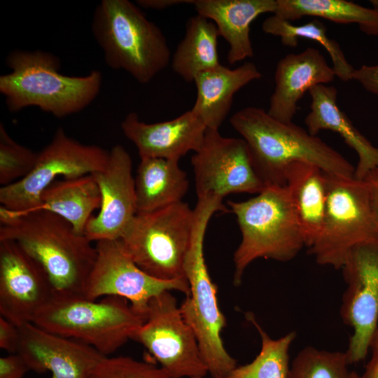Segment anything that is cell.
I'll return each instance as SVG.
<instances>
[{"instance_id":"cell-14","label":"cell","mask_w":378,"mask_h":378,"mask_svg":"<svg viewBox=\"0 0 378 378\" xmlns=\"http://www.w3.org/2000/svg\"><path fill=\"white\" fill-rule=\"evenodd\" d=\"M191 164L197 197L258 194L266 186L253 166L246 142L241 137L223 136L218 130L206 129Z\"/></svg>"},{"instance_id":"cell-16","label":"cell","mask_w":378,"mask_h":378,"mask_svg":"<svg viewBox=\"0 0 378 378\" xmlns=\"http://www.w3.org/2000/svg\"><path fill=\"white\" fill-rule=\"evenodd\" d=\"M99 187V211L88 221L85 235L91 241L120 239L137 214L132 160L121 145L109 151L104 169L92 174Z\"/></svg>"},{"instance_id":"cell-7","label":"cell","mask_w":378,"mask_h":378,"mask_svg":"<svg viewBox=\"0 0 378 378\" xmlns=\"http://www.w3.org/2000/svg\"><path fill=\"white\" fill-rule=\"evenodd\" d=\"M145 318L118 296L99 301L83 295H55L33 323L55 335L75 340L104 356L112 354L133 335Z\"/></svg>"},{"instance_id":"cell-38","label":"cell","mask_w":378,"mask_h":378,"mask_svg":"<svg viewBox=\"0 0 378 378\" xmlns=\"http://www.w3.org/2000/svg\"><path fill=\"white\" fill-rule=\"evenodd\" d=\"M192 0H137L136 4L146 9L164 10L183 4H192Z\"/></svg>"},{"instance_id":"cell-27","label":"cell","mask_w":378,"mask_h":378,"mask_svg":"<svg viewBox=\"0 0 378 378\" xmlns=\"http://www.w3.org/2000/svg\"><path fill=\"white\" fill-rule=\"evenodd\" d=\"M273 15L293 22L304 16L323 18L338 24H358L370 36H378V10L346 0H276Z\"/></svg>"},{"instance_id":"cell-24","label":"cell","mask_w":378,"mask_h":378,"mask_svg":"<svg viewBox=\"0 0 378 378\" xmlns=\"http://www.w3.org/2000/svg\"><path fill=\"white\" fill-rule=\"evenodd\" d=\"M179 160L141 158L134 178L137 213L182 202L189 181Z\"/></svg>"},{"instance_id":"cell-30","label":"cell","mask_w":378,"mask_h":378,"mask_svg":"<svg viewBox=\"0 0 378 378\" xmlns=\"http://www.w3.org/2000/svg\"><path fill=\"white\" fill-rule=\"evenodd\" d=\"M349 365L345 352L307 346L293 359L288 378H360Z\"/></svg>"},{"instance_id":"cell-2","label":"cell","mask_w":378,"mask_h":378,"mask_svg":"<svg viewBox=\"0 0 378 378\" xmlns=\"http://www.w3.org/2000/svg\"><path fill=\"white\" fill-rule=\"evenodd\" d=\"M246 142L253 166L265 186H285L287 167L295 162L317 165L324 172L355 177V167L317 136L293 122L279 121L267 111L248 106L230 119Z\"/></svg>"},{"instance_id":"cell-19","label":"cell","mask_w":378,"mask_h":378,"mask_svg":"<svg viewBox=\"0 0 378 378\" xmlns=\"http://www.w3.org/2000/svg\"><path fill=\"white\" fill-rule=\"evenodd\" d=\"M335 76L332 66L316 48L286 55L276 64L268 114L281 122H292L304 93L315 85L332 82Z\"/></svg>"},{"instance_id":"cell-34","label":"cell","mask_w":378,"mask_h":378,"mask_svg":"<svg viewBox=\"0 0 378 378\" xmlns=\"http://www.w3.org/2000/svg\"><path fill=\"white\" fill-rule=\"evenodd\" d=\"M29 369L18 354L0 358V378H23Z\"/></svg>"},{"instance_id":"cell-3","label":"cell","mask_w":378,"mask_h":378,"mask_svg":"<svg viewBox=\"0 0 378 378\" xmlns=\"http://www.w3.org/2000/svg\"><path fill=\"white\" fill-rule=\"evenodd\" d=\"M10 69L0 76V92L10 112L36 106L57 118L78 113L98 95L102 76L99 70L85 76L60 73V59L41 50H14L6 58Z\"/></svg>"},{"instance_id":"cell-13","label":"cell","mask_w":378,"mask_h":378,"mask_svg":"<svg viewBox=\"0 0 378 378\" xmlns=\"http://www.w3.org/2000/svg\"><path fill=\"white\" fill-rule=\"evenodd\" d=\"M97 256L88 277L83 296L91 300L118 296L146 320L150 300L164 292L189 294L187 279L164 281L146 273L125 251L120 239L96 242Z\"/></svg>"},{"instance_id":"cell-29","label":"cell","mask_w":378,"mask_h":378,"mask_svg":"<svg viewBox=\"0 0 378 378\" xmlns=\"http://www.w3.org/2000/svg\"><path fill=\"white\" fill-rule=\"evenodd\" d=\"M246 318L258 330L261 349L251 363L236 367L226 378H288L289 349L296 337L295 332L274 340L260 326L251 312L246 314Z\"/></svg>"},{"instance_id":"cell-26","label":"cell","mask_w":378,"mask_h":378,"mask_svg":"<svg viewBox=\"0 0 378 378\" xmlns=\"http://www.w3.org/2000/svg\"><path fill=\"white\" fill-rule=\"evenodd\" d=\"M219 36L211 20L199 14L190 18L184 36L171 59L173 71L186 82L192 83L199 74L220 65Z\"/></svg>"},{"instance_id":"cell-18","label":"cell","mask_w":378,"mask_h":378,"mask_svg":"<svg viewBox=\"0 0 378 378\" xmlns=\"http://www.w3.org/2000/svg\"><path fill=\"white\" fill-rule=\"evenodd\" d=\"M127 139L136 146L140 158L179 160L190 151L197 152L204 141L206 126L191 110L178 117L146 123L131 112L120 124Z\"/></svg>"},{"instance_id":"cell-33","label":"cell","mask_w":378,"mask_h":378,"mask_svg":"<svg viewBox=\"0 0 378 378\" xmlns=\"http://www.w3.org/2000/svg\"><path fill=\"white\" fill-rule=\"evenodd\" d=\"M20 342L19 327L0 316V348L10 354H17Z\"/></svg>"},{"instance_id":"cell-10","label":"cell","mask_w":378,"mask_h":378,"mask_svg":"<svg viewBox=\"0 0 378 378\" xmlns=\"http://www.w3.org/2000/svg\"><path fill=\"white\" fill-rule=\"evenodd\" d=\"M109 152L87 145L58 128L39 153L35 166L23 178L0 188L1 206L12 211H29L40 204L42 192L59 176L64 178L92 174L104 169Z\"/></svg>"},{"instance_id":"cell-37","label":"cell","mask_w":378,"mask_h":378,"mask_svg":"<svg viewBox=\"0 0 378 378\" xmlns=\"http://www.w3.org/2000/svg\"><path fill=\"white\" fill-rule=\"evenodd\" d=\"M371 357L360 378H378V330L370 344Z\"/></svg>"},{"instance_id":"cell-28","label":"cell","mask_w":378,"mask_h":378,"mask_svg":"<svg viewBox=\"0 0 378 378\" xmlns=\"http://www.w3.org/2000/svg\"><path fill=\"white\" fill-rule=\"evenodd\" d=\"M262 29L267 34L279 37L284 46L292 48L298 46L300 38L320 43L330 57L335 76L344 82L352 80L354 69L347 61L340 44L327 35V29L321 21L314 19L295 25L272 15L263 21Z\"/></svg>"},{"instance_id":"cell-36","label":"cell","mask_w":378,"mask_h":378,"mask_svg":"<svg viewBox=\"0 0 378 378\" xmlns=\"http://www.w3.org/2000/svg\"><path fill=\"white\" fill-rule=\"evenodd\" d=\"M363 180L368 188L372 212L378 232V167L369 172Z\"/></svg>"},{"instance_id":"cell-35","label":"cell","mask_w":378,"mask_h":378,"mask_svg":"<svg viewBox=\"0 0 378 378\" xmlns=\"http://www.w3.org/2000/svg\"><path fill=\"white\" fill-rule=\"evenodd\" d=\"M352 80L358 82L368 92L378 96V64L362 65L354 70Z\"/></svg>"},{"instance_id":"cell-20","label":"cell","mask_w":378,"mask_h":378,"mask_svg":"<svg viewBox=\"0 0 378 378\" xmlns=\"http://www.w3.org/2000/svg\"><path fill=\"white\" fill-rule=\"evenodd\" d=\"M308 92L311 104L310 111L304 118L307 130L314 136L322 130L339 134L356 153L358 160L355 167V178L363 180L369 172L378 167V148L372 145L339 108L335 87L320 84L312 88Z\"/></svg>"},{"instance_id":"cell-6","label":"cell","mask_w":378,"mask_h":378,"mask_svg":"<svg viewBox=\"0 0 378 378\" xmlns=\"http://www.w3.org/2000/svg\"><path fill=\"white\" fill-rule=\"evenodd\" d=\"M241 233L233 255V284L239 286L247 267L258 258L287 262L305 246L303 234L286 186H266L246 201H227Z\"/></svg>"},{"instance_id":"cell-11","label":"cell","mask_w":378,"mask_h":378,"mask_svg":"<svg viewBox=\"0 0 378 378\" xmlns=\"http://www.w3.org/2000/svg\"><path fill=\"white\" fill-rule=\"evenodd\" d=\"M174 378L205 377L208 368L192 328L171 291L153 298L146 320L132 337Z\"/></svg>"},{"instance_id":"cell-9","label":"cell","mask_w":378,"mask_h":378,"mask_svg":"<svg viewBox=\"0 0 378 378\" xmlns=\"http://www.w3.org/2000/svg\"><path fill=\"white\" fill-rule=\"evenodd\" d=\"M326 179L327 199L323 224L309 253L318 264L338 270L355 245L378 239V232L365 181L327 172Z\"/></svg>"},{"instance_id":"cell-17","label":"cell","mask_w":378,"mask_h":378,"mask_svg":"<svg viewBox=\"0 0 378 378\" xmlns=\"http://www.w3.org/2000/svg\"><path fill=\"white\" fill-rule=\"evenodd\" d=\"M19 328L20 342L17 354L29 370H48L50 378H87L104 356L89 345L55 335L34 323Z\"/></svg>"},{"instance_id":"cell-23","label":"cell","mask_w":378,"mask_h":378,"mask_svg":"<svg viewBox=\"0 0 378 378\" xmlns=\"http://www.w3.org/2000/svg\"><path fill=\"white\" fill-rule=\"evenodd\" d=\"M285 186L295 207L305 246L309 248L319 234L325 214L326 172L316 164L295 162L286 170Z\"/></svg>"},{"instance_id":"cell-4","label":"cell","mask_w":378,"mask_h":378,"mask_svg":"<svg viewBox=\"0 0 378 378\" xmlns=\"http://www.w3.org/2000/svg\"><path fill=\"white\" fill-rule=\"evenodd\" d=\"M225 206L217 197L197 198L190 248L185 262L189 294L180 305L182 315L197 337L202 358L212 378H226L237 367L236 360L227 351L221 332L226 326L220 309L217 286L209 275L204 256V241L208 223L216 211Z\"/></svg>"},{"instance_id":"cell-5","label":"cell","mask_w":378,"mask_h":378,"mask_svg":"<svg viewBox=\"0 0 378 378\" xmlns=\"http://www.w3.org/2000/svg\"><path fill=\"white\" fill-rule=\"evenodd\" d=\"M91 29L107 66L125 71L141 84L150 82L171 60L161 29L128 0H102Z\"/></svg>"},{"instance_id":"cell-40","label":"cell","mask_w":378,"mask_h":378,"mask_svg":"<svg viewBox=\"0 0 378 378\" xmlns=\"http://www.w3.org/2000/svg\"><path fill=\"white\" fill-rule=\"evenodd\" d=\"M202 378H204V377H202Z\"/></svg>"},{"instance_id":"cell-21","label":"cell","mask_w":378,"mask_h":378,"mask_svg":"<svg viewBox=\"0 0 378 378\" xmlns=\"http://www.w3.org/2000/svg\"><path fill=\"white\" fill-rule=\"evenodd\" d=\"M197 14L215 23L229 44L227 60L234 64L253 55L251 23L260 15L274 14L276 0H192Z\"/></svg>"},{"instance_id":"cell-39","label":"cell","mask_w":378,"mask_h":378,"mask_svg":"<svg viewBox=\"0 0 378 378\" xmlns=\"http://www.w3.org/2000/svg\"><path fill=\"white\" fill-rule=\"evenodd\" d=\"M374 8L378 10V0H371L370 1Z\"/></svg>"},{"instance_id":"cell-8","label":"cell","mask_w":378,"mask_h":378,"mask_svg":"<svg viewBox=\"0 0 378 378\" xmlns=\"http://www.w3.org/2000/svg\"><path fill=\"white\" fill-rule=\"evenodd\" d=\"M194 209L182 202L137 213L120 239L130 257L158 279H186L185 262L194 225Z\"/></svg>"},{"instance_id":"cell-1","label":"cell","mask_w":378,"mask_h":378,"mask_svg":"<svg viewBox=\"0 0 378 378\" xmlns=\"http://www.w3.org/2000/svg\"><path fill=\"white\" fill-rule=\"evenodd\" d=\"M0 240H13L43 268L57 295H83L95 246L66 220L44 209L12 211L0 206Z\"/></svg>"},{"instance_id":"cell-12","label":"cell","mask_w":378,"mask_h":378,"mask_svg":"<svg viewBox=\"0 0 378 378\" xmlns=\"http://www.w3.org/2000/svg\"><path fill=\"white\" fill-rule=\"evenodd\" d=\"M341 269L347 286L340 315L343 322L353 329L345 351L351 365L365 358L378 330V239L355 245Z\"/></svg>"},{"instance_id":"cell-31","label":"cell","mask_w":378,"mask_h":378,"mask_svg":"<svg viewBox=\"0 0 378 378\" xmlns=\"http://www.w3.org/2000/svg\"><path fill=\"white\" fill-rule=\"evenodd\" d=\"M38 153L13 140L4 124H0V184L3 186L15 183L33 169Z\"/></svg>"},{"instance_id":"cell-15","label":"cell","mask_w":378,"mask_h":378,"mask_svg":"<svg viewBox=\"0 0 378 378\" xmlns=\"http://www.w3.org/2000/svg\"><path fill=\"white\" fill-rule=\"evenodd\" d=\"M56 295L43 268L15 241L0 240V314L15 326L33 323Z\"/></svg>"},{"instance_id":"cell-25","label":"cell","mask_w":378,"mask_h":378,"mask_svg":"<svg viewBox=\"0 0 378 378\" xmlns=\"http://www.w3.org/2000/svg\"><path fill=\"white\" fill-rule=\"evenodd\" d=\"M102 196L93 174L57 180L40 197L39 206L66 220L76 232L85 234L92 214L100 208Z\"/></svg>"},{"instance_id":"cell-22","label":"cell","mask_w":378,"mask_h":378,"mask_svg":"<svg viewBox=\"0 0 378 378\" xmlns=\"http://www.w3.org/2000/svg\"><path fill=\"white\" fill-rule=\"evenodd\" d=\"M261 77L256 65L251 62L233 69L220 64L204 71L194 80L197 97L190 110L208 129L218 130L230 111L235 93Z\"/></svg>"},{"instance_id":"cell-32","label":"cell","mask_w":378,"mask_h":378,"mask_svg":"<svg viewBox=\"0 0 378 378\" xmlns=\"http://www.w3.org/2000/svg\"><path fill=\"white\" fill-rule=\"evenodd\" d=\"M87 378H174L160 366L129 356H103Z\"/></svg>"}]
</instances>
